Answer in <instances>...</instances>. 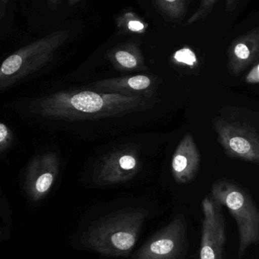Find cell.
Returning <instances> with one entry per match:
<instances>
[{
  "label": "cell",
  "mask_w": 259,
  "mask_h": 259,
  "mask_svg": "<svg viewBox=\"0 0 259 259\" xmlns=\"http://www.w3.org/2000/svg\"><path fill=\"white\" fill-rule=\"evenodd\" d=\"M217 139L227 156L259 165V113L225 106L212 120Z\"/></svg>",
  "instance_id": "1"
},
{
  "label": "cell",
  "mask_w": 259,
  "mask_h": 259,
  "mask_svg": "<svg viewBox=\"0 0 259 259\" xmlns=\"http://www.w3.org/2000/svg\"><path fill=\"white\" fill-rule=\"evenodd\" d=\"M148 211L126 208L113 213L84 233V245L94 251L111 256L127 255L134 248Z\"/></svg>",
  "instance_id": "2"
},
{
  "label": "cell",
  "mask_w": 259,
  "mask_h": 259,
  "mask_svg": "<svg viewBox=\"0 0 259 259\" xmlns=\"http://www.w3.org/2000/svg\"><path fill=\"white\" fill-rule=\"evenodd\" d=\"M210 194L236 221L238 258L241 259L249 247L259 244V208L248 189L231 180L220 179L213 182Z\"/></svg>",
  "instance_id": "3"
},
{
  "label": "cell",
  "mask_w": 259,
  "mask_h": 259,
  "mask_svg": "<svg viewBox=\"0 0 259 259\" xmlns=\"http://www.w3.org/2000/svg\"><path fill=\"white\" fill-rule=\"evenodd\" d=\"M188 223L179 213L138 251L136 259H182L189 249Z\"/></svg>",
  "instance_id": "4"
},
{
  "label": "cell",
  "mask_w": 259,
  "mask_h": 259,
  "mask_svg": "<svg viewBox=\"0 0 259 259\" xmlns=\"http://www.w3.org/2000/svg\"><path fill=\"white\" fill-rule=\"evenodd\" d=\"M201 224L199 259H224L227 233L223 206L209 194L201 201Z\"/></svg>",
  "instance_id": "5"
},
{
  "label": "cell",
  "mask_w": 259,
  "mask_h": 259,
  "mask_svg": "<svg viewBox=\"0 0 259 259\" xmlns=\"http://www.w3.org/2000/svg\"><path fill=\"white\" fill-rule=\"evenodd\" d=\"M259 58V28H254L233 40L227 52V68L237 76Z\"/></svg>",
  "instance_id": "6"
},
{
  "label": "cell",
  "mask_w": 259,
  "mask_h": 259,
  "mask_svg": "<svg viewBox=\"0 0 259 259\" xmlns=\"http://www.w3.org/2000/svg\"><path fill=\"white\" fill-rule=\"evenodd\" d=\"M201 156L198 147L190 133L184 136L179 145L172 160V172L178 184L185 185L193 181L198 174Z\"/></svg>",
  "instance_id": "7"
},
{
  "label": "cell",
  "mask_w": 259,
  "mask_h": 259,
  "mask_svg": "<svg viewBox=\"0 0 259 259\" xmlns=\"http://www.w3.org/2000/svg\"><path fill=\"white\" fill-rule=\"evenodd\" d=\"M49 164L47 168L41 166L40 169H34L28 174L25 191L30 199L33 201H37L45 198L54 185L57 171L55 166Z\"/></svg>",
  "instance_id": "8"
},
{
  "label": "cell",
  "mask_w": 259,
  "mask_h": 259,
  "mask_svg": "<svg viewBox=\"0 0 259 259\" xmlns=\"http://www.w3.org/2000/svg\"><path fill=\"white\" fill-rule=\"evenodd\" d=\"M71 104L80 111L95 113L102 108L104 100L93 92H84L72 97Z\"/></svg>",
  "instance_id": "9"
},
{
  "label": "cell",
  "mask_w": 259,
  "mask_h": 259,
  "mask_svg": "<svg viewBox=\"0 0 259 259\" xmlns=\"http://www.w3.org/2000/svg\"><path fill=\"white\" fill-rule=\"evenodd\" d=\"M218 0H203L200 4L199 8L194 13L193 16L189 18V20L186 22V26L192 25L197 21L204 19L213 10V7L218 4Z\"/></svg>",
  "instance_id": "10"
},
{
  "label": "cell",
  "mask_w": 259,
  "mask_h": 259,
  "mask_svg": "<svg viewBox=\"0 0 259 259\" xmlns=\"http://www.w3.org/2000/svg\"><path fill=\"white\" fill-rule=\"evenodd\" d=\"M160 5L174 17H180L186 13L188 8V4L186 1H164L160 2Z\"/></svg>",
  "instance_id": "11"
},
{
  "label": "cell",
  "mask_w": 259,
  "mask_h": 259,
  "mask_svg": "<svg viewBox=\"0 0 259 259\" xmlns=\"http://www.w3.org/2000/svg\"><path fill=\"white\" fill-rule=\"evenodd\" d=\"M22 60L20 56H11L3 63L1 72L4 75H12L19 70V68L22 66Z\"/></svg>",
  "instance_id": "12"
},
{
  "label": "cell",
  "mask_w": 259,
  "mask_h": 259,
  "mask_svg": "<svg viewBox=\"0 0 259 259\" xmlns=\"http://www.w3.org/2000/svg\"><path fill=\"white\" fill-rule=\"evenodd\" d=\"M174 59L180 63L192 66L197 63V57L195 53L189 48H183L177 51L174 54Z\"/></svg>",
  "instance_id": "13"
},
{
  "label": "cell",
  "mask_w": 259,
  "mask_h": 259,
  "mask_svg": "<svg viewBox=\"0 0 259 259\" xmlns=\"http://www.w3.org/2000/svg\"><path fill=\"white\" fill-rule=\"evenodd\" d=\"M117 61L124 67L133 68L137 64L136 58L132 54L125 51H119L116 54Z\"/></svg>",
  "instance_id": "14"
},
{
  "label": "cell",
  "mask_w": 259,
  "mask_h": 259,
  "mask_svg": "<svg viewBox=\"0 0 259 259\" xmlns=\"http://www.w3.org/2000/svg\"><path fill=\"white\" fill-rule=\"evenodd\" d=\"M128 83V85L132 89H136V90H142V89L148 88L151 84V81L148 77L143 76V75H137V76L130 78Z\"/></svg>",
  "instance_id": "15"
},
{
  "label": "cell",
  "mask_w": 259,
  "mask_h": 259,
  "mask_svg": "<svg viewBox=\"0 0 259 259\" xmlns=\"http://www.w3.org/2000/svg\"><path fill=\"white\" fill-rule=\"evenodd\" d=\"M239 4V1L238 0H227L225 1V11L227 13H232L236 10Z\"/></svg>",
  "instance_id": "16"
},
{
  "label": "cell",
  "mask_w": 259,
  "mask_h": 259,
  "mask_svg": "<svg viewBox=\"0 0 259 259\" xmlns=\"http://www.w3.org/2000/svg\"><path fill=\"white\" fill-rule=\"evenodd\" d=\"M128 28L133 31H139L143 29L144 25L143 24L137 21H131L128 22Z\"/></svg>",
  "instance_id": "17"
},
{
  "label": "cell",
  "mask_w": 259,
  "mask_h": 259,
  "mask_svg": "<svg viewBox=\"0 0 259 259\" xmlns=\"http://www.w3.org/2000/svg\"><path fill=\"white\" fill-rule=\"evenodd\" d=\"M7 126L4 123L0 124V142L3 143L4 141L5 140L7 136Z\"/></svg>",
  "instance_id": "18"
},
{
  "label": "cell",
  "mask_w": 259,
  "mask_h": 259,
  "mask_svg": "<svg viewBox=\"0 0 259 259\" xmlns=\"http://www.w3.org/2000/svg\"><path fill=\"white\" fill-rule=\"evenodd\" d=\"M258 186H259V182H258Z\"/></svg>",
  "instance_id": "19"
}]
</instances>
